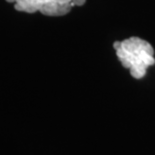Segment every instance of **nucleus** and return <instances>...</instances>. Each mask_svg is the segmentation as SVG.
I'll return each mask as SVG.
<instances>
[{
  "mask_svg": "<svg viewBox=\"0 0 155 155\" xmlns=\"http://www.w3.org/2000/svg\"><path fill=\"white\" fill-rule=\"evenodd\" d=\"M113 48L122 66L129 69L135 79L145 76L147 68L155 64L154 49L149 42L139 37H130L123 41H115Z\"/></svg>",
  "mask_w": 155,
  "mask_h": 155,
  "instance_id": "f257e3e1",
  "label": "nucleus"
},
{
  "mask_svg": "<svg viewBox=\"0 0 155 155\" xmlns=\"http://www.w3.org/2000/svg\"><path fill=\"white\" fill-rule=\"evenodd\" d=\"M72 0H16L15 9L18 11L41 12L46 16H63L73 7Z\"/></svg>",
  "mask_w": 155,
  "mask_h": 155,
  "instance_id": "f03ea898",
  "label": "nucleus"
},
{
  "mask_svg": "<svg viewBox=\"0 0 155 155\" xmlns=\"http://www.w3.org/2000/svg\"><path fill=\"white\" fill-rule=\"evenodd\" d=\"M85 2H86V0H72L71 4L72 6H82Z\"/></svg>",
  "mask_w": 155,
  "mask_h": 155,
  "instance_id": "7ed1b4c3",
  "label": "nucleus"
},
{
  "mask_svg": "<svg viewBox=\"0 0 155 155\" xmlns=\"http://www.w3.org/2000/svg\"><path fill=\"white\" fill-rule=\"evenodd\" d=\"M7 2H16V0H6Z\"/></svg>",
  "mask_w": 155,
  "mask_h": 155,
  "instance_id": "20e7f679",
  "label": "nucleus"
}]
</instances>
